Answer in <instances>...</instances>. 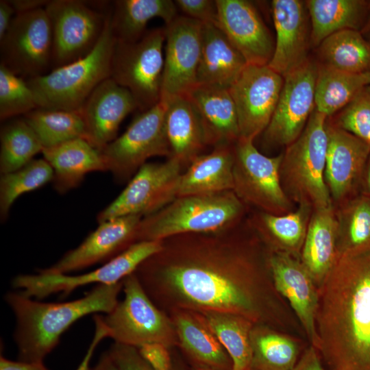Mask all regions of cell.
<instances>
[{"label":"cell","mask_w":370,"mask_h":370,"mask_svg":"<svg viewBox=\"0 0 370 370\" xmlns=\"http://www.w3.org/2000/svg\"><path fill=\"white\" fill-rule=\"evenodd\" d=\"M242 220L219 230L162 241V248L134 272L158 307L167 314L175 309L236 314L271 327L277 292L270 252L252 225L246 232L249 220L243 226Z\"/></svg>","instance_id":"obj_1"},{"label":"cell","mask_w":370,"mask_h":370,"mask_svg":"<svg viewBox=\"0 0 370 370\" xmlns=\"http://www.w3.org/2000/svg\"><path fill=\"white\" fill-rule=\"evenodd\" d=\"M318 293L320 356L330 370H370V242L339 253Z\"/></svg>","instance_id":"obj_2"},{"label":"cell","mask_w":370,"mask_h":370,"mask_svg":"<svg viewBox=\"0 0 370 370\" xmlns=\"http://www.w3.org/2000/svg\"><path fill=\"white\" fill-rule=\"evenodd\" d=\"M122 288L123 281L97 284L82 297L65 302H43L19 291L8 292L4 300L16 319L14 340L18 360L43 362L77 321L90 314L112 311Z\"/></svg>","instance_id":"obj_3"},{"label":"cell","mask_w":370,"mask_h":370,"mask_svg":"<svg viewBox=\"0 0 370 370\" xmlns=\"http://www.w3.org/2000/svg\"><path fill=\"white\" fill-rule=\"evenodd\" d=\"M245 212V204L233 190L177 197L158 211L141 219L136 242L219 230L242 220Z\"/></svg>","instance_id":"obj_4"},{"label":"cell","mask_w":370,"mask_h":370,"mask_svg":"<svg viewBox=\"0 0 370 370\" xmlns=\"http://www.w3.org/2000/svg\"><path fill=\"white\" fill-rule=\"evenodd\" d=\"M115 43L110 13L101 38L88 54L45 75L26 79L38 108L80 110L95 88L110 77Z\"/></svg>","instance_id":"obj_5"},{"label":"cell","mask_w":370,"mask_h":370,"mask_svg":"<svg viewBox=\"0 0 370 370\" xmlns=\"http://www.w3.org/2000/svg\"><path fill=\"white\" fill-rule=\"evenodd\" d=\"M326 118L314 108L301 135L288 146L280 166L284 191L299 205L314 210L332 208L325 181L328 144Z\"/></svg>","instance_id":"obj_6"},{"label":"cell","mask_w":370,"mask_h":370,"mask_svg":"<svg viewBox=\"0 0 370 370\" xmlns=\"http://www.w3.org/2000/svg\"><path fill=\"white\" fill-rule=\"evenodd\" d=\"M122 291L123 299L109 313L101 315L108 337L135 347L151 343L178 347L171 318L151 299L135 273L123 280Z\"/></svg>","instance_id":"obj_7"},{"label":"cell","mask_w":370,"mask_h":370,"mask_svg":"<svg viewBox=\"0 0 370 370\" xmlns=\"http://www.w3.org/2000/svg\"><path fill=\"white\" fill-rule=\"evenodd\" d=\"M164 43L165 28L147 31L134 42L116 40L110 77L132 93L142 112L161 99Z\"/></svg>","instance_id":"obj_8"},{"label":"cell","mask_w":370,"mask_h":370,"mask_svg":"<svg viewBox=\"0 0 370 370\" xmlns=\"http://www.w3.org/2000/svg\"><path fill=\"white\" fill-rule=\"evenodd\" d=\"M233 191L245 204L260 211L282 215L291 204L280 180L283 154L269 157L260 153L254 140L240 138L234 147Z\"/></svg>","instance_id":"obj_9"},{"label":"cell","mask_w":370,"mask_h":370,"mask_svg":"<svg viewBox=\"0 0 370 370\" xmlns=\"http://www.w3.org/2000/svg\"><path fill=\"white\" fill-rule=\"evenodd\" d=\"M165 103L160 100L142 112L119 137L100 152L118 183L128 182L154 156H171L164 129Z\"/></svg>","instance_id":"obj_10"},{"label":"cell","mask_w":370,"mask_h":370,"mask_svg":"<svg viewBox=\"0 0 370 370\" xmlns=\"http://www.w3.org/2000/svg\"><path fill=\"white\" fill-rule=\"evenodd\" d=\"M162 245V241L138 242L90 272L74 275L40 272L21 274L12 280V286L21 290L27 297L42 299L58 293L65 297L77 288L88 284H116L134 273L138 266L158 252Z\"/></svg>","instance_id":"obj_11"},{"label":"cell","mask_w":370,"mask_h":370,"mask_svg":"<svg viewBox=\"0 0 370 370\" xmlns=\"http://www.w3.org/2000/svg\"><path fill=\"white\" fill-rule=\"evenodd\" d=\"M91 4L53 0L45 5L52 31V69L84 57L98 42L110 11H99Z\"/></svg>","instance_id":"obj_12"},{"label":"cell","mask_w":370,"mask_h":370,"mask_svg":"<svg viewBox=\"0 0 370 370\" xmlns=\"http://www.w3.org/2000/svg\"><path fill=\"white\" fill-rule=\"evenodd\" d=\"M1 64L27 79L47 73L52 63V31L45 8L16 13L0 40Z\"/></svg>","instance_id":"obj_13"},{"label":"cell","mask_w":370,"mask_h":370,"mask_svg":"<svg viewBox=\"0 0 370 370\" xmlns=\"http://www.w3.org/2000/svg\"><path fill=\"white\" fill-rule=\"evenodd\" d=\"M182 172L173 158L146 162L119 195L98 214V223L130 215L144 217L158 211L177 197Z\"/></svg>","instance_id":"obj_14"},{"label":"cell","mask_w":370,"mask_h":370,"mask_svg":"<svg viewBox=\"0 0 370 370\" xmlns=\"http://www.w3.org/2000/svg\"><path fill=\"white\" fill-rule=\"evenodd\" d=\"M283 83L284 77L268 65L247 64L230 86L228 89L237 113L240 138L254 140L265 130Z\"/></svg>","instance_id":"obj_15"},{"label":"cell","mask_w":370,"mask_h":370,"mask_svg":"<svg viewBox=\"0 0 370 370\" xmlns=\"http://www.w3.org/2000/svg\"><path fill=\"white\" fill-rule=\"evenodd\" d=\"M317 72L308 60L284 77L275 110L263 132L266 143L288 146L301 135L315 108Z\"/></svg>","instance_id":"obj_16"},{"label":"cell","mask_w":370,"mask_h":370,"mask_svg":"<svg viewBox=\"0 0 370 370\" xmlns=\"http://www.w3.org/2000/svg\"><path fill=\"white\" fill-rule=\"evenodd\" d=\"M203 23L177 16L165 27L164 65L161 99L186 95L197 85Z\"/></svg>","instance_id":"obj_17"},{"label":"cell","mask_w":370,"mask_h":370,"mask_svg":"<svg viewBox=\"0 0 370 370\" xmlns=\"http://www.w3.org/2000/svg\"><path fill=\"white\" fill-rule=\"evenodd\" d=\"M143 217L130 215L99 223L77 247L68 251L52 266L38 272L69 274L110 260L136 243L138 224Z\"/></svg>","instance_id":"obj_18"},{"label":"cell","mask_w":370,"mask_h":370,"mask_svg":"<svg viewBox=\"0 0 370 370\" xmlns=\"http://www.w3.org/2000/svg\"><path fill=\"white\" fill-rule=\"evenodd\" d=\"M218 27L247 64L265 66L274 50L271 34L253 4L245 0H216Z\"/></svg>","instance_id":"obj_19"},{"label":"cell","mask_w":370,"mask_h":370,"mask_svg":"<svg viewBox=\"0 0 370 370\" xmlns=\"http://www.w3.org/2000/svg\"><path fill=\"white\" fill-rule=\"evenodd\" d=\"M269 264L276 292L289 302L311 345L317 348L319 293L312 276L301 262L284 251H271Z\"/></svg>","instance_id":"obj_20"},{"label":"cell","mask_w":370,"mask_h":370,"mask_svg":"<svg viewBox=\"0 0 370 370\" xmlns=\"http://www.w3.org/2000/svg\"><path fill=\"white\" fill-rule=\"evenodd\" d=\"M138 108L132 93L108 77L87 98L80 112L86 127V140L101 151L117 137L121 122Z\"/></svg>","instance_id":"obj_21"},{"label":"cell","mask_w":370,"mask_h":370,"mask_svg":"<svg viewBox=\"0 0 370 370\" xmlns=\"http://www.w3.org/2000/svg\"><path fill=\"white\" fill-rule=\"evenodd\" d=\"M271 8L276 39L268 66L284 77L308 61V13L299 0H273Z\"/></svg>","instance_id":"obj_22"},{"label":"cell","mask_w":370,"mask_h":370,"mask_svg":"<svg viewBox=\"0 0 370 370\" xmlns=\"http://www.w3.org/2000/svg\"><path fill=\"white\" fill-rule=\"evenodd\" d=\"M326 129L325 181L330 196L338 200L358 186L370 156V145L336 125H326Z\"/></svg>","instance_id":"obj_23"},{"label":"cell","mask_w":370,"mask_h":370,"mask_svg":"<svg viewBox=\"0 0 370 370\" xmlns=\"http://www.w3.org/2000/svg\"><path fill=\"white\" fill-rule=\"evenodd\" d=\"M178 338V347L193 367L233 370L232 360L198 312L175 309L168 313Z\"/></svg>","instance_id":"obj_24"},{"label":"cell","mask_w":370,"mask_h":370,"mask_svg":"<svg viewBox=\"0 0 370 370\" xmlns=\"http://www.w3.org/2000/svg\"><path fill=\"white\" fill-rule=\"evenodd\" d=\"M186 96L197 110L208 147L234 145L240 138L237 113L229 89L196 85Z\"/></svg>","instance_id":"obj_25"},{"label":"cell","mask_w":370,"mask_h":370,"mask_svg":"<svg viewBox=\"0 0 370 370\" xmlns=\"http://www.w3.org/2000/svg\"><path fill=\"white\" fill-rule=\"evenodd\" d=\"M165 103L164 129L170 149L169 158L184 170L208 147L197 110L186 95L161 99Z\"/></svg>","instance_id":"obj_26"},{"label":"cell","mask_w":370,"mask_h":370,"mask_svg":"<svg viewBox=\"0 0 370 370\" xmlns=\"http://www.w3.org/2000/svg\"><path fill=\"white\" fill-rule=\"evenodd\" d=\"M247 65L225 34L213 23H203L197 85L229 88Z\"/></svg>","instance_id":"obj_27"},{"label":"cell","mask_w":370,"mask_h":370,"mask_svg":"<svg viewBox=\"0 0 370 370\" xmlns=\"http://www.w3.org/2000/svg\"><path fill=\"white\" fill-rule=\"evenodd\" d=\"M42 153L53 169V186L60 194L77 188L90 173L107 171L100 151L83 138L45 148Z\"/></svg>","instance_id":"obj_28"},{"label":"cell","mask_w":370,"mask_h":370,"mask_svg":"<svg viewBox=\"0 0 370 370\" xmlns=\"http://www.w3.org/2000/svg\"><path fill=\"white\" fill-rule=\"evenodd\" d=\"M234 147H214L196 158L180 175L177 197L233 190Z\"/></svg>","instance_id":"obj_29"},{"label":"cell","mask_w":370,"mask_h":370,"mask_svg":"<svg viewBox=\"0 0 370 370\" xmlns=\"http://www.w3.org/2000/svg\"><path fill=\"white\" fill-rule=\"evenodd\" d=\"M339 224L332 208L314 210L308 223L301 262L318 288L339 254Z\"/></svg>","instance_id":"obj_30"},{"label":"cell","mask_w":370,"mask_h":370,"mask_svg":"<svg viewBox=\"0 0 370 370\" xmlns=\"http://www.w3.org/2000/svg\"><path fill=\"white\" fill-rule=\"evenodd\" d=\"M113 4L110 26L116 40L121 42L140 39L153 18H160L168 25L177 16V8L171 0H119Z\"/></svg>","instance_id":"obj_31"},{"label":"cell","mask_w":370,"mask_h":370,"mask_svg":"<svg viewBox=\"0 0 370 370\" xmlns=\"http://www.w3.org/2000/svg\"><path fill=\"white\" fill-rule=\"evenodd\" d=\"M310 208L299 205L294 212L275 215L260 211L251 219L254 228L271 251L294 255L302 249Z\"/></svg>","instance_id":"obj_32"},{"label":"cell","mask_w":370,"mask_h":370,"mask_svg":"<svg viewBox=\"0 0 370 370\" xmlns=\"http://www.w3.org/2000/svg\"><path fill=\"white\" fill-rule=\"evenodd\" d=\"M362 0H308L306 6L311 21V42L320 43L337 32L357 29L367 12Z\"/></svg>","instance_id":"obj_33"},{"label":"cell","mask_w":370,"mask_h":370,"mask_svg":"<svg viewBox=\"0 0 370 370\" xmlns=\"http://www.w3.org/2000/svg\"><path fill=\"white\" fill-rule=\"evenodd\" d=\"M229 354L233 370H252L251 334L256 324L236 314L199 312Z\"/></svg>","instance_id":"obj_34"},{"label":"cell","mask_w":370,"mask_h":370,"mask_svg":"<svg viewBox=\"0 0 370 370\" xmlns=\"http://www.w3.org/2000/svg\"><path fill=\"white\" fill-rule=\"evenodd\" d=\"M319 52L325 66L354 74L370 72V42L357 29L332 34L320 43Z\"/></svg>","instance_id":"obj_35"},{"label":"cell","mask_w":370,"mask_h":370,"mask_svg":"<svg viewBox=\"0 0 370 370\" xmlns=\"http://www.w3.org/2000/svg\"><path fill=\"white\" fill-rule=\"evenodd\" d=\"M251 342L252 370H291L299 358L297 341L271 326L255 324Z\"/></svg>","instance_id":"obj_36"},{"label":"cell","mask_w":370,"mask_h":370,"mask_svg":"<svg viewBox=\"0 0 370 370\" xmlns=\"http://www.w3.org/2000/svg\"><path fill=\"white\" fill-rule=\"evenodd\" d=\"M367 73H349L325 65L318 67L315 109L328 117L344 108L360 90L369 85Z\"/></svg>","instance_id":"obj_37"},{"label":"cell","mask_w":370,"mask_h":370,"mask_svg":"<svg viewBox=\"0 0 370 370\" xmlns=\"http://www.w3.org/2000/svg\"><path fill=\"white\" fill-rule=\"evenodd\" d=\"M23 119L38 136L43 149L75 138L86 139V127L80 110L36 108L23 115Z\"/></svg>","instance_id":"obj_38"},{"label":"cell","mask_w":370,"mask_h":370,"mask_svg":"<svg viewBox=\"0 0 370 370\" xmlns=\"http://www.w3.org/2000/svg\"><path fill=\"white\" fill-rule=\"evenodd\" d=\"M0 143L1 174L25 166L43 149L38 136L23 118L12 119L3 125Z\"/></svg>","instance_id":"obj_39"},{"label":"cell","mask_w":370,"mask_h":370,"mask_svg":"<svg viewBox=\"0 0 370 370\" xmlns=\"http://www.w3.org/2000/svg\"><path fill=\"white\" fill-rule=\"evenodd\" d=\"M53 171L44 159H34L25 166L1 174L0 214L4 220L18 197L35 190L53 180Z\"/></svg>","instance_id":"obj_40"},{"label":"cell","mask_w":370,"mask_h":370,"mask_svg":"<svg viewBox=\"0 0 370 370\" xmlns=\"http://www.w3.org/2000/svg\"><path fill=\"white\" fill-rule=\"evenodd\" d=\"M38 108L26 79L0 64V119L5 121Z\"/></svg>","instance_id":"obj_41"},{"label":"cell","mask_w":370,"mask_h":370,"mask_svg":"<svg viewBox=\"0 0 370 370\" xmlns=\"http://www.w3.org/2000/svg\"><path fill=\"white\" fill-rule=\"evenodd\" d=\"M339 224V223H338ZM339 253L370 242V197L354 198L343 212L339 224Z\"/></svg>","instance_id":"obj_42"},{"label":"cell","mask_w":370,"mask_h":370,"mask_svg":"<svg viewBox=\"0 0 370 370\" xmlns=\"http://www.w3.org/2000/svg\"><path fill=\"white\" fill-rule=\"evenodd\" d=\"M336 126L370 145V85L360 90L343 109Z\"/></svg>","instance_id":"obj_43"},{"label":"cell","mask_w":370,"mask_h":370,"mask_svg":"<svg viewBox=\"0 0 370 370\" xmlns=\"http://www.w3.org/2000/svg\"><path fill=\"white\" fill-rule=\"evenodd\" d=\"M108 352L118 370H154L135 347L114 342Z\"/></svg>","instance_id":"obj_44"},{"label":"cell","mask_w":370,"mask_h":370,"mask_svg":"<svg viewBox=\"0 0 370 370\" xmlns=\"http://www.w3.org/2000/svg\"><path fill=\"white\" fill-rule=\"evenodd\" d=\"M174 2L184 16L202 23H210L217 25L218 10L216 1L175 0Z\"/></svg>","instance_id":"obj_45"},{"label":"cell","mask_w":370,"mask_h":370,"mask_svg":"<svg viewBox=\"0 0 370 370\" xmlns=\"http://www.w3.org/2000/svg\"><path fill=\"white\" fill-rule=\"evenodd\" d=\"M136 348L154 370H182L175 365L171 353L173 347L161 343H151Z\"/></svg>","instance_id":"obj_46"},{"label":"cell","mask_w":370,"mask_h":370,"mask_svg":"<svg viewBox=\"0 0 370 370\" xmlns=\"http://www.w3.org/2000/svg\"><path fill=\"white\" fill-rule=\"evenodd\" d=\"M93 319L95 325L94 336L76 370H90V362L95 349L103 339L108 337L107 330L102 323L100 315H95Z\"/></svg>","instance_id":"obj_47"},{"label":"cell","mask_w":370,"mask_h":370,"mask_svg":"<svg viewBox=\"0 0 370 370\" xmlns=\"http://www.w3.org/2000/svg\"><path fill=\"white\" fill-rule=\"evenodd\" d=\"M291 370H325L317 348L310 345L301 354Z\"/></svg>","instance_id":"obj_48"},{"label":"cell","mask_w":370,"mask_h":370,"mask_svg":"<svg viewBox=\"0 0 370 370\" xmlns=\"http://www.w3.org/2000/svg\"><path fill=\"white\" fill-rule=\"evenodd\" d=\"M0 370H49L43 362L14 361L0 357Z\"/></svg>","instance_id":"obj_49"},{"label":"cell","mask_w":370,"mask_h":370,"mask_svg":"<svg viewBox=\"0 0 370 370\" xmlns=\"http://www.w3.org/2000/svg\"><path fill=\"white\" fill-rule=\"evenodd\" d=\"M16 12L9 1H0V40L7 33Z\"/></svg>","instance_id":"obj_50"},{"label":"cell","mask_w":370,"mask_h":370,"mask_svg":"<svg viewBox=\"0 0 370 370\" xmlns=\"http://www.w3.org/2000/svg\"><path fill=\"white\" fill-rule=\"evenodd\" d=\"M49 1L43 0H14L9 1L16 13L25 12L45 8Z\"/></svg>","instance_id":"obj_51"},{"label":"cell","mask_w":370,"mask_h":370,"mask_svg":"<svg viewBox=\"0 0 370 370\" xmlns=\"http://www.w3.org/2000/svg\"><path fill=\"white\" fill-rule=\"evenodd\" d=\"M90 370H118L108 351L103 352L97 364Z\"/></svg>","instance_id":"obj_52"},{"label":"cell","mask_w":370,"mask_h":370,"mask_svg":"<svg viewBox=\"0 0 370 370\" xmlns=\"http://www.w3.org/2000/svg\"><path fill=\"white\" fill-rule=\"evenodd\" d=\"M365 184L367 195L370 197V156L365 168Z\"/></svg>","instance_id":"obj_53"},{"label":"cell","mask_w":370,"mask_h":370,"mask_svg":"<svg viewBox=\"0 0 370 370\" xmlns=\"http://www.w3.org/2000/svg\"><path fill=\"white\" fill-rule=\"evenodd\" d=\"M190 370H210V369H204V368L193 367H191Z\"/></svg>","instance_id":"obj_54"},{"label":"cell","mask_w":370,"mask_h":370,"mask_svg":"<svg viewBox=\"0 0 370 370\" xmlns=\"http://www.w3.org/2000/svg\"><path fill=\"white\" fill-rule=\"evenodd\" d=\"M367 32L369 33V39H370V18H369V22H368V24H367ZM370 42V40H369Z\"/></svg>","instance_id":"obj_55"},{"label":"cell","mask_w":370,"mask_h":370,"mask_svg":"<svg viewBox=\"0 0 370 370\" xmlns=\"http://www.w3.org/2000/svg\"><path fill=\"white\" fill-rule=\"evenodd\" d=\"M367 77H368V82H369V85H370V72L367 73Z\"/></svg>","instance_id":"obj_56"}]
</instances>
